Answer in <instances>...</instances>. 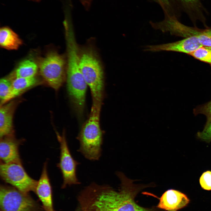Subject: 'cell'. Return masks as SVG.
<instances>
[{
	"label": "cell",
	"instance_id": "6da1fadb",
	"mask_svg": "<svg viewBox=\"0 0 211 211\" xmlns=\"http://www.w3.org/2000/svg\"><path fill=\"white\" fill-rule=\"evenodd\" d=\"M116 174L121 181L120 189L117 191L110 187L102 194L98 202V211H153L135 202L134 198L140 186L134 184L133 180L122 172H117Z\"/></svg>",
	"mask_w": 211,
	"mask_h": 211
},
{
	"label": "cell",
	"instance_id": "7a4b0ae2",
	"mask_svg": "<svg viewBox=\"0 0 211 211\" xmlns=\"http://www.w3.org/2000/svg\"><path fill=\"white\" fill-rule=\"evenodd\" d=\"M101 106L93 103L89 116L77 137L79 143L78 151L91 161L98 160L101 155L103 133L100 124Z\"/></svg>",
	"mask_w": 211,
	"mask_h": 211
},
{
	"label": "cell",
	"instance_id": "3957f363",
	"mask_svg": "<svg viewBox=\"0 0 211 211\" xmlns=\"http://www.w3.org/2000/svg\"><path fill=\"white\" fill-rule=\"evenodd\" d=\"M80 70L90 89L93 103L101 104L103 96L104 75L101 62L91 48H87L80 54Z\"/></svg>",
	"mask_w": 211,
	"mask_h": 211
},
{
	"label": "cell",
	"instance_id": "277c9868",
	"mask_svg": "<svg viewBox=\"0 0 211 211\" xmlns=\"http://www.w3.org/2000/svg\"><path fill=\"white\" fill-rule=\"evenodd\" d=\"M0 211H44L28 194L13 187L1 185Z\"/></svg>",
	"mask_w": 211,
	"mask_h": 211
},
{
	"label": "cell",
	"instance_id": "5b68a950",
	"mask_svg": "<svg viewBox=\"0 0 211 211\" xmlns=\"http://www.w3.org/2000/svg\"><path fill=\"white\" fill-rule=\"evenodd\" d=\"M66 62L64 57L56 52H51L40 61V74L47 84L58 91L64 82Z\"/></svg>",
	"mask_w": 211,
	"mask_h": 211
},
{
	"label": "cell",
	"instance_id": "8992f818",
	"mask_svg": "<svg viewBox=\"0 0 211 211\" xmlns=\"http://www.w3.org/2000/svg\"><path fill=\"white\" fill-rule=\"evenodd\" d=\"M0 175L5 182L20 191L28 193L35 191L38 181L27 174L21 162L1 163Z\"/></svg>",
	"mask_w": 211,
	"mask_h": 211
},
{
	"label": "cell",
	"instance_id": "52a82bcc",
	"mask_svg": "<svg viewBox=\"0 0 211 211\" xmlns=\"http://www.w3.org/2000/svg\"><path fill=\"white\" fill-rule=\"evenodd\" d=\"M57 139L60 144V156L57 166L62 174L63 182L62 188L80 183L76 174V168L79 163L72 157L70 151L65 132L62 135L56 131Z\"/></svg>",
	"mask_w": 211,
	"mask_h": 211
},
{
	"label": "cell",
	"instance_id": "ba28073f",
	"mask_svg": "<svg viewBox=\"0 0 211 211\" xmlns=\"http://www.w3.org/2000/svg\"><path fill=\"white\" fill-rule=\"evenodd\" d=\"M203 46L196 37H188L176 42L168 43L149 45L145 47V51L156 52L168 51L183 53L189 55Z\"/></svg>",
	"mask_w": 211,
	"mask_h": 211
},
{
	"label": "cell",
	"instance_id": "9c48e42d",
	"mask_svg": "<svg viewBox=\"0 0 211 211\" xmlns=\"http://www.w3.org/2000/svg\"><path fill=\"white\" fill-rule=\"evenodd\" d=\"M35 192L42 203L44 211H55L53 207L52 188L48 174L47 161L43 164Z\"/></svg>",
	"mask_w": 211,
	"mask_h": 211
},
{
	"label": "cell",
	"instance_id": "30bf717a",
	"mask_svg": "<svg viewBox=\"0 0 211 211\" xmlns=\"http://www.w3.org/2000/svg\"><path fill=\"white\" fill-rule=\"evenodd\" d=\"M189 201L183 193L175 190L169 189L160 198L157 207L168 211H177L187 205Z\"/></svg>",
	"mask_w": 211,
	"mask_h": 211
},
{
	"label": "cell",
	"instance_id": "8fae6325",
	"mask_svg": "<svg viewBox=\"0 0 211 211\" xmlns=\"http://www.w3.org/2000/svg\"><path fill=\"white\" fill-rule=\"evenodd\" d=\"M21 101L11 100L0 108V137L14 136L13 118L14 111Z\"/></svg>",
	"mask_w": 211,
	"mask_h": 211
},
{
	"label": "cell",
	"instance_id": "7c38bea8",
	"mask_svg": "<svg viewBox=\"0 0 211 211\" xmlns=\"http://www.w3.org/2000/svg\"><path fill=\"white\" fill-rule=\"evenodd\" d=\"M21 142L14 136L0 138V158L4 163L21 162L19 147Z\"/></svg>",
	"mask_w": 211,
	"mask_h": 211
},
{
	"label": "cell",
	"instance_id": "4fadbf2b",
	"mask_svg": "<svg viewBox=\"0 0 211 211\" xmlns=\"http://www.w3.org/2000/svg\"><path fill=\"white\" fill-rule=\"evenodd\" d=\"M35 76L30 78H18L12 81L11 86L7 95L0 103L2 105L18 96L27 90L35 86L39 83Z\"/></svg>",
	"mask_w": 211,
	"mask_h": 211
},
{
	"label": "cell",
	"instance_id": "5bb4252c",
	"mask_svg": "<svg viewBox=\"0 0 211 211\" xmlns=\"http://www.w3.org/2000/svg\"><path fill=\"white\" fill-rule=\"evenodd\" d=\"M22 42L18 36L12 29L7 27L0 29V45L4 48L9 50L17 49Z\"/></svg>",
	"mask_w": 211,
	"mask_h": 211
},
{
	"label": "cell",
	"instance_id": "9a60e30c",
	"mask_svg": "<svg viewBox=\"0 0 211 211\" xmlns=\"http://www.w3.org/2000/svg\"><path fill=\"white\" fill-rule=\"evenodd\" d=\"M38 67L36 64L30 59L22 61L14 72L9 77L12 81L18 78H30L35 76Z\"/></svg>",
	"mask_w": 211,
	"mask_h": 211
},
{
	"label": "cell",
	"instance_id": "2e32d148",
	"mask_svg": "<svg viewBox=\"0 0 211 211\" xmlns=\"http://www.w3.org/2000/svg\"><path fill=\"white\" fill-rule=\"evenodd\" d=\"M195 36L203 46L211 47V28L204 29L198 28Z\"/></svg>",
	"mask_w": 211,
	"mask_h": 211
},
{
	"label": "cell",
	"instance_id": "e0dca14e",
	"mask_svg": "<svg viewBox=\"0 0 211 211\" xmlns=\"http://www.w3.org/2000/svg\"><path fill=\"white\" fill-rule=\"evenodd\" d=\"M195 58L211 65V52L205 47H201L189 54Z\"/></svg>",
	"mask_w": 211,
	"mask_h": 211
},
{
	"label": "cell",
	"instance_id": "ac0fdd59",
	"mask_svg": "<svg viewBox=\"0 0 211 211\" xmlns=\"http://www.w3.org/2000/svg\"><path fill=\"white\" fill-rule=\"evenodd\" d=\"M12 81L9 77H4L0 80V103L6 97L11 85Z\"/></svg>",
	"mask_w": 211,
	"mask_h": 211
},
{
	"label": "cell",
	"instance_id": "d6986e66",
	"mask_svg": "<svg viewBox=\"0 0 211 211\" xmlns=\"http://www.w3.org/2000/svg\"><path fill=\"white\" fill-rule=\"evenodd\" d=\"M198 137L201 140L209 143L211 142V118L207 119L203 130L197 133Z\"/></svg>",
	"mask_w": 211,
	"mask_h": 211
},
{
	"label": "cell",
	"instance_id": "ffe728a7",
	"mask_svg": "<svg viewBox=\"0 0 211 211\" xmlns=\"http://www.w3.org/2000/svg\"><path fill=\"white\" fill-rule=\"evenodd\" d=\"M194 115L202 114L205 115L207 119L211 118V101L202 105L198 106L193 110Z\"/></svg>",
	"mask_w": 211,
	"mask_h": 211
},
{
	"label": "cell",
	"instance_id": "44dd1931",
	"mask_svg": "<svg viewBox=\"0 0 211 211\" xmlns=\"http://www.w3.org/2000/svg\"><path fill=\"white\" fill-rule=\"evenodd\" d=\"M199 182L203 189L211 190V171L208 170L204 172L200 178Z\"/></svg>",
	"mask_w": 211,
	"mask_h": 211
},
{
	"label": "cell",
	"instance_id": "7402d4cb",
	"mask_svg": "<svg viewBox=\"0 0 211 211\" xmlns=\"http://www.w3.org/2000/svg\"><path fill=\"white\" fill-rule=\"evenodd\" d=\"M188 8L193 10H200L201 4L199 0H179Z\"/></svg>",
	"mask_w": 211,
	"mask_h": 211
},
{
	"label": "cell",
	"instance_id": "603a6c76",
	"mask_svg": "<svg viewBox=\"0 0 211 211\" xmlns=\"http://www.w3.org/2000/svg\"><path fill=\"white\" fill-rule=\"evenodd\" d=\"M84 6L86 8L89 7L92 0H79Z\"/></svg>",
	"mask_w": 211,
	"mask_h": 211
},
{
	"label": "cell",
	"instance_id": "cb8c5ba5",
	"mask_svg": "<svg viewBox=\"0 0 211 211\" xmlns=\"http://www.w3.org/2000/svg\"><path fill=\"white\" fill-rule=\"evenodd\" d=\"M164 6H168L169 5V0H158Z\"/></svg>",
	"mask_w": 211,
	"mask_h": 211
},
{
	"label": "cell",
	"instance_id": "d4e9b609",
	"mask_svg": "<svg viewBox=\"0 0 211 211\" xmlns=\"http://www.w3.org/2000/svg\"><path fill=\"white\" fill-rule=\"evenodd\" d=\"M205 47L211 52V47Z\"/></svg>",
	"mask_w": 211,
	"mask_h": 211
},
{
	"label": "cell",
	"instance_id": "484cf974",
	"mask_svg": "<svg viewBox=\"0 0 211 211\" xmlns=\"http://www.w3.org/2000/svg\"><path fill=\"white\" fill-rule=\"evenodd\" d=\"M30 1H35V2H39L40 1L42 0H30Z\"/></svg>",
	"mask_w": 211,
	"mask_h": 211
},
{
	"label": "cell",
	"instance_id": "4316f807",
	"mask_svg": "<svg viewBox=\"0 0 211 211\" xmlns=\"http://www.w3.org/2000/svg\"><path fill=\"white\" fill-rule=\"evenodd\" d=\"M76 211H82V210L80 209V208H79L78 209H77Z\"/></svg>",
	"mask_w": 211,
	"mask_h": 211
}]
</instances>
